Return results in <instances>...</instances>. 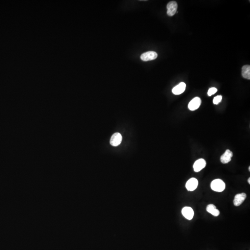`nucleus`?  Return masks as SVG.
Returning <instances> with one entry per match:
<instances>
[{
    "mask_svg": "<svg viewBox=\"0 0 250 250\" xmlns=\"http://www.w3.org/2000/svg\"><path fill=\"white\" fill-rule=\"evenodd\" d=\"M186 85L184 82H180L178 85L175 86L172 89V93L175 95H179L182 94L186 89Z\"/></svg>",
    "mask_w": 250,
    "mask_h": 250,
    "instance_id": "10",
    "label": "nucleus"
},
{
    "mask_svg": "<svg viewBox=\"0 0 250 250\" xmlns=\"http://www.w3.org/2000/svg\"><path fill=\"white\" fill-rule=\"evenodd\" d=\"M201 99L198 97H196L193 99L188 105V108L191 111H195L200 107L201 104Z\"/></svg>",
    "mask_w": 250,
    "mask_h": 250,
    "instance_id": "4",
    "label": "nucleus"
},
{
    "mask_svg": "<svg viewBox=\"0 0 250 250\" xmlns=\"http://www.w3.org/2000/svg\"><path fill=\"white\" fill-rule=\"evenodd\" d=\"M207 211L211 213L214 216H219L220 211L216 208V207L213 204H209L207 207Z\"/></svg>",
    "mask_w": 250,
    "mask_h": 250,
    "instance_id": "12",
    "label": "nucleus"
},
{
    "mask_svg": "<svg viewBox=\"0 0 250 250\" xmlns=\"http://www.w3.org/2000/svg\"><path fill=\"white\" fill-rule=\"evenodd\" d=\"M226 185L225 182L219 179L214 180L211 183V188L212 190L216 192H221L224 190Z\"/></svg>",
    "mask_w": 250,
    "mask_h": 250,
    "instance_id": "1",
    "label": "nucleus"
},
{
    "mask_svg": "<svg viewBox=\"0 0 250 250\" xmlns=\"http://www.w3.org/2000/svg\"><path fill=\"white\" fill-rule=\"evenodd\" d=\"M248 182L250 184V178H249L248 179Z\"/></svg>",
    "mask_w": 250,
    "mask_h": 250,
    "instance_id": "16",
    "label": "nucleus"
},
{
    "mask_svg": "<svg viewBox=\"0 0 250 250\" xmlns=\"http://www.w3.org/2000/svg\"><path fill=\"white\" fill-rule=\"evenodd\" d=\"M182 213L184 217L188 220H191L194 217V212L193 209L189 207H185L182 208Z\"/></svg>",
    "mask_w": 250,
    "mask_h": 250,
    "instance_id": "8",
    "label": "nucleus"
},
{
    "mask_svg": "<svg viewBox=\"0 0 250 250\" xmlns=\"http://www.w3.org/2000/svg\"><path fill=\"white\" fill-rule=\"evenodd\" d=\"M222 96H217L214 98L213 100V103L214 104L217 105L219 104L222 101Z\"/></svg>",
    "mask_w": 250,
    "mask_h": 250,
    "instance_id": "14",
    "label": "nucleus"
},
{
    "mask_svg": "<svg viewBox=\"0 0 250 250\" xmlns=\"http://www.w3.org/2000/svg\"><path fill=\"white\" fill-rule=\"evenodd\" d=\"M247 198V195L244 193L238 194L235 196L233 200V204L235 206H239Z\"/></svg>",
    "mask_w": 250,
    "mask_h": 250,
    "instance_id": "11",
    "label": "nucleus"
},
{
    "mask_svg": "<svg viewBox=\"0 0 250 250\" xmlns=\"http://www.w3.org/2000/svg\"><path fill=\"white\" fill-rule=\"evenodd\" d=\"M206 165V162L204 159L202 158L198 159L195 162L193 165L194 171L196 172H199L205 167Z\"/></svg>",
    "mask_w": 250,
    "mask_h": 250,
    "instance_id": "6",
    "label": "nucleus"
},
{
    "mask_svg": "<svg viewBox=\"0 0 250 250\" xmlns=\"http://www.w3.org/2000/svg\"><path fill=\"white\" fill-rule=\"evenodd\" d=\"M122 135L120 133L116 132L112 135L110 140V143L113 147H117L119 146L122 141Z\"/></svg>",
    "mask_w": 250,
    "mask_h": 250,
    "instance_id": "7",
    "label": "nucleus"
},
{
    "mask_svg": "<svg viewBox=\"0 0 250 250\" xmlns=\"http://www.w3.org/2000/svg\"><path fill=\"white\" fill-rule=\"evenodd\" d=\"M217 89L215 88H209L208 89V96L210 97V96H212L213 95V94H215L217 92Z\"/></svg>",
    "mask_w": 250,
    "mask_h": 250,
    "instance_id": "15",
    "label": "nucleus"
},
{
    "mask_svg": "<svg viewBox=\"0 0 250 250\" xmlns=\"http://www.w3.org/2000/svg\"><path fill=\"white\" fill-rule=\"evenodd\" d=\"M178 5L177 2L171 1L168 3L167 5V13L169 16H172L175 15L178 9Z\"/></svg>",
    "mask_w": 250,
    "mask_h": 250,
    "instance_id": "3",
    "label": "nucleus"
},
{
    "mask_svg": "<svg viewBox=\"0 0 250 250\" xmlns=\"http://www.w3.org/2000/svg\"><path fill=\"white\" fill-rule=\"evenodd\" d=\"M233 156V153L229 150H227L222 155L221 157V161L223 163H228L230 162Z\"/></svg>",
    "mask_w": 250,
    "mask_h": 250,
    "instance_id": "9",
    "label": "nucleus"
},
{
    "mask_svg": "<svg viewBox=\"0 0 250 250\" xmlns=\"http://www.w3.org/2000/svg\"><path fill=\"white\" fill-rule=\"evenodd\" d=\"M249 171H250V167H249Z\"/></svg>",
    "mask_w": 250,
    "mask_h": 250,
    "instance_id": "17",
    "label": "nucleus"
},
{
    "mask_svg": "<svg viewBox=\"0 0 250 250\" xmlns=\"http://www.w3.org/2000/svg\"><path fill=\"white\" fill-rule=\"evenodd\" d=\"M158 54L156 52L153 51H149L146 52L141 55L140 58L143 61H148L156 59Z\"/></svg>",
    "mask_w": 250,
    "mask_h": 250,
    "instance_id": "2",
    "label": "nucleus"
},
{
    "mask_svg": "<svg viewBox=\"0 0 250 250\" xmlns=\"http://www.w3.org/2000/svg\"><path fill=\"white\" fill-rule=\"evenodd\" d=\"M198 182L195 178H191L186 182V188L188 191H192L198 187Z\"/></svg>",
    "mask_w": 250,
    "mask_h": 250,
    "instance_id": "5",
    "label": "nucleus"
},
{
    "mask_svg": "<svg viewBox=\"0 0 250 250\" xmlns=\"http://www.w3.org/2000/svg\"><path fill=\"white\" fill-rule=\"evenodd\" d=\"M242 75L245 78L250 79V66L246 65L243 66L242 68Z\"/></svg>",
    "mask_w": 250,
    "mask_h": 250,
    "instance_id": "13",
    "label": "nucleus"
}]
</instances>
